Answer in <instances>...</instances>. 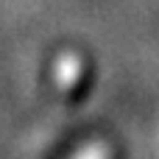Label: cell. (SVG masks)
<instances>
[{
	"label": "cell",
	"mask_w": 159,
	"mask_h": 159,
	"mask_svg": "<svg viewBox=\"0 0 159 159\" xmlns=\"http://www.w3.org/2000/svg\"><path fill=\"white\" fill-rule=\"evenodd\" d=\"M75 159H109V151H106L103 145H98V143H95V145L84 148V151H81Z\"/></svg>",
	"instance_id": "6da1fadb"
}]
</instances>
